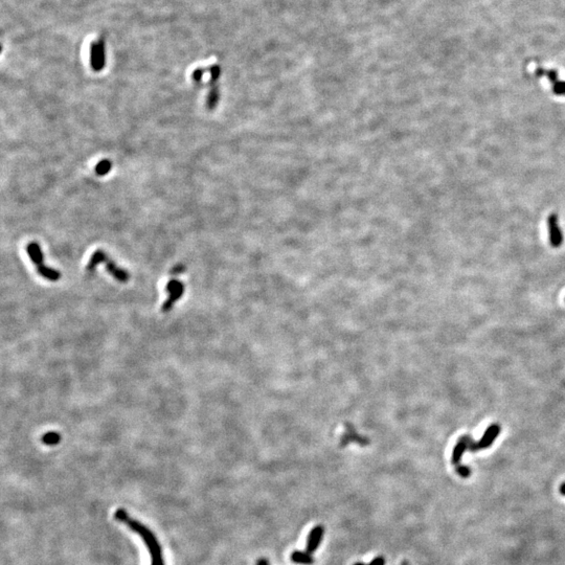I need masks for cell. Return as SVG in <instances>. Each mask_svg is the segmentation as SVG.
<instances>
[{"label": "cell", "mask_w": 565, "mask_h": 565, "mask_svg": "<svg viewBox=\"0 0 565 565\" xmlns=\"http://www.w3.org/2000/svg\"><path fill=\"white\" fill-rule=\"evenodd\" d=\"M536 75L538 77H546L548 78L549 83L552 84V90L554 92V95L565 97V81L559 80L557 70L555 69L546 70L539 67L536 69Z\"/></svg>", "instance_id": "8992f818"}, {"label": "cell", "mask_w": 565, "mask_h": 565, "mask_svg": "<svg viewBox=\"0 0 565 565\" xmlns=\"http://www.w3.org/2000/svg\"><path fill=\"white\" fill-rule=\"evenodd\" d=\"M61 441V435L58 432H47L42 437V442L44 443L45 445L48 446H54L59 444Z\"/></svg>", "instance_id": "7c38bea8"}, {"label": "cell", "mask_w": 565, "mask_h": 565, "mask_svg": "<svg viewBox=\"0 0 565 565\" xmlns=\"http://www.w3.org/2000/svg\"><path fill=\"white\" fill-rule=\"evenodd\" d=\"M560 493H561L562 495H564V496H565V483H563V484L560 486Z\"/></svg>", "instance_id": "ffe728a7"}, {"label": "cell", "mask_w": 565, "mask_h": 565, "mask_svg": "<svg viewBox=\"0 0 565 565\" xmlns=\"http://www.w3.org/2000/svg\"><path fill=\"white\" fill-rule=\"evenodd\" d=\"M218 99H219V95H218L217 90L216 89H213L210 92L209 97H207V108H209V109H214V106H216V104L218 102Z\"/></svg>", "instance_id": "5bb4252c"}, {"label": "cell", "mask_w": 565, "mask_h": 565, "mask_svg": "<svg viewBox=\"0 0 565 565\" xmlns=\"http://www.w3.org/2000/svg\"><path fill=\"white\" fill-rule=\"evenodd\" d=\"M455 470H456V473L459 474L461 477L467 478V477H469L471 475V470H470V468L467 467V466H464V465H460V466L455 467Z\"/></svg>", "instance_id": "9a60e30c"}, {"label": "cell", "mask_w": 565, "mask_h": 565, "mask_svg": "<svg viewBox=\"0 0 565 565\" xmlns=\"http://www.w3.org/2000/svg\"><path fill=\"white\" fill-rule=\"evenodd\" d=\"M166 291L169 293V297L162 305L161 308L162 312L171 311L172 308H173L174 304L181 298L182 294L184 293V285L181 282L176 280V278H173V280H171L167 284Z\"/></svg>", "instance_id": "277c9868"}, {"label": "cell", "mask_w": 565, "mask_h": 565, "mask_svg": "<svg viewBox=\"0 0 565 565\" xmlns=\"http://www.w3.org/2000/svg\"><path fill=\"white\" fill-rule=\"evenodd\" d=\"M114 517L140 536V538L144 541L149 550L150 556H151V565H164L159 542L155 537V535L147 526L140 524L139 521L130 518L129 514L124 509L117 510L116 513H114Z\"/></svg>", "instance_id": "6da1fadb"}, {"label": "cell", "mask_w": 565, "mask_h": 565, "mask_svg": "<svg viewBox=\"0 0 565 565\" xmlns=\"http://www.w3.org/2000/svg\"><path fill=\"white\" fill-rule=\"evenodd\" d=\"M468 450V444H467V437L466 435H464V437L460 438L459 441H457L456 445L453 448V451H452V456H451V462L454 465L455 467L460 466L461 462H462V457L463 454L466 452Z\"/></svg>", "instance_id": "9c48e42d"}, {"label": "cell", "mask_w": 565, "mask_h": 565, "mask_svg": "<svg viewBox=\"0 0 565 565\" xmlns=\"http://www.w3.org/2000/svg\"><path fill=\"white\" fill-rule=\"evenodd\" d=\"M499 433H500V426L498 424H492L487 429H486V431L482 437V439L478 442H474L473 440H472V438L466 435L468 450L472 452H476V451H480V450L489 448L493 444V443H494V441L496 440Z\"/></svg>", "instance_id": "3957f363"}, {"label": "cell", "mask_w": 565, "mask_h": 565, "mask_svg": "<svg viewBox=\"0 0 565 565\" xmlns=\"http://www.w3.org/2000/svg\"><path fill=\"white\" fill-rule=\"evenodd\" d=\"M290 559L293 563L302 564V565H311L314 563L313 557L308 552H300V550H294L291 554Z\"/></svg>", "instance_id": "30bf717a"}, {"label": "cell", "mask_w": 565, "mask_h": 565, "mask_svg": "<svg viewBox=\"0 0 565 565\" xmlns=\"http://www.w3.org/2000/svg\"><path fill=\"white\" fill-rule=\"evenodd\" d=\"M108 256L107 255L103 250H97V252L91 255L90 260L87 264V270L88 271H92L94 269H96V267L98 265V264H101L103 262H105L106 257Z\"/></svg>", "instance_id": "8fae6325"}, {"label": "cell", "mask_w": 565, "mask_h": 565, "mask_svg": "<svg viewBox=\"0 0 565 565\" xmlns=\"http://www.w3.org/2000/svg\"><path fill=\"white\" fill-rule=\"evenodd\" d=\"M104 263H106L105 265H106L107 271H108V273L114 278H116V280H117L120 283H127L129 281V278H130V275H129V273H127V271L124 270V269H121L120 267H118L116 263H114L111 259H109L108 256L106 257V260H105Z\"/></svg>", "instance_id": "ba28073f"}, {"label": "cell", "mask_w": 565, "mask_h": 565, "mask_svg": "<svg viewBox=\"0 0 565 565\" xmlns=\"http://www.w3.org/2000/svg\"><path fill=\"white\" fill-rule=\"evenodd\" d=\"M385 563H386L385 558L383 556H378L374 558L368 565H385Z\"/></svg>", "instance_id": "2e32d148"}, {"label": "cell", "mask_w": 565, "mask_h": 565, "mask_svg": "<svg viewBox=\"0 0 565 565\" xmlns=\"http://www.w3.org/2000/svg\"><path fill=\"white\" fill-rule=\"evenodd\" d=\"M401 565H410V564H409V561H406V560H404V561H403V562H402V563H401Z\"/></svg>", "instance_id": "7402d4cb"}, {"label": "cell", "mask_w": 565, "mask_h": 565, "mask_svg": "<svg viewBox=\"0 0 565 565\" xmlns=\"http://www.w3.org/2000/svg\"><path fill=\"white\" fill-rule=\"evenodd\" d=\"M256 565H269V561L266 558H261V559L256 561Z\"/></svg>", "instance_id": "d6986e66"}, {"label": "cell", "mask_w": 565, "mask_h": 565, "mask_svg": "<svg viewBox=\"0 0 565 565\" xmlns=\"http://www.w3.org/2000/svg\"><path fill=\"white\" fill-rule=\"evenodd\" d=\"M353 565H368V564L363 563V562H355Z\"/></svg>", "instance_id": "44dd1931"}, {"label": "cell", "mask_w": 565, "mask_h": 565, "mask_svg": "<svg viewBox=\"0 0 565 565\" xmlns=\"http://www.w3.org/2000/svg\"><path fill=\"white\" fill-rule=\"evenodd\" d=\"M549 243L554 248H559L563 244V233L559 226V221L555 213L550 214L547 219Z\"/></svg>", "instance_id": "5b68a950"}, {"label": "cell", "mask_w": 565, "mask_h": 565, "mask_svg": "<svg viewBox=\"0 0 565 565\" xmlns=\"http://www.w3.org/2000/svg\"><path fill=\"white\" fill-rule=\"evenodd\" d=\"M324 534H325V528L323 526H316L315 527H313L311 532L308 535V538H307V546H306V550L308 553L312 554L315 552V550L319 547L321 540H323L324 537Z\"/></svg>", "instance_id": "52a82bcc"}, {"label": "cell", "mask_w": 565, "mask_h": 565, "mask_svg": "<svg viewBox=\"0 0 565 565\" xmlns=\"http://www.w3.org/2000/svg\"><path fill=\"white\" fill-rule=\"evenodd\" d=\"M111 167H112V164H111L110 160H108V159L101 160L97 164V167H96L97 174L98 176H104L106 174H108L111 170Z\"/></svg>", "instance_id": "4fadbf2b"}, {"label": "cell", "mask_w": 565, "mask_h": 565, "mask_svg": "<svg viewBox=\"0 0 565 565\" xmlns=\"http://www.w3.org/2000/svg\"><path fill=\"white\" fill-rule=\"evenodd\" d=\"M202 74H203L202 70H200V69L196 70L194 75H193V77H194V78H195V81H197V82L200 81V78H201V77H202Z\"/></svg>", "instance_id": "ac0fdd59"}, {"label": "cell", "mask_w": 565, "mask_h": 565, "mask_svg": "<svg viewBox=\"0 0 565 565\" xmlns=\"http://www.w3.org/2000/svg\"><path fill=\"white\" fill-rule=\"evenodd\" d=\"M27 250V253L30 255L32 262L35 264L36 267H37V271L38 273L43 276L44 278L48 281H52V282H57L58 280L61 278V273L60 271L53 269V268H49L47 266L44 265V262H43V253L41 252V248L40 245L38 243L36 242H32L30 244L27 245L26 247Z\"/></svg>", "instance_id": "7a4b0ae2"}, {"label": "cell", "mask_w": 565, "mask_h": 565, "mask_svg": "<svg viewBox=\"0 0 565 565\" xmlns=\"http://www.w3.org/2000/svg\"><path fill=\"white\" fill-rule=\"evenodd\" d=\"M184 270H185V267H184L183 265H177L176 267H174L173 269H172L171 273H172V274H176V273H177V274H179V273H184Z\"/></svg>", "instance_id": "e0dca14e"}]
</instances>
